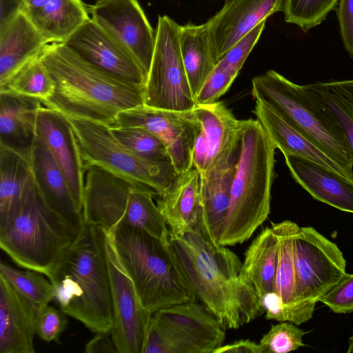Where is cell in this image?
I'll return each mask as SVG.
<instances>
[{
  "label": "cell",
  "instance_id": "obj_38",
  "mask_svg": "<svg viewBox=\"0 0 353 353\" xmlns=\"http://www.w3.org/2000/svg\"><path fill=\"white\" fill-rule=\"evenodd\" d=\"M307 333L293 323L282 321L272 325L259 343L264 353H287L304 346L303 337Z\"/></svg>",
  "mask_w": 353,
  "mask_h": 353
},
{
  "label": "cell",
  "instance_id": "obj_2",
  "mask_svg": "<svg viewBox=\"0 0 353 353\" xmlns=\"http://www.w3.org/2000/svg\"><path fill=\"white\" fill-rule=\"evenodd\" d=\"M54 90L43 103L69 119L110 126L117 115L144 104V86L108 73L81 58L63 43H50L41 53Z\"/></svg>",
  "mask_w": 353,
  "mask_h": 353
},
{
  "label": "cell",
  "instance_id": "obj_4",
  "mask_svg": "<svg viewBox=\"0 0 353 353\" xmlns=\"http://www.w3.org/2000/svg\"><path fill=\"white\" fill-rule=\"evenodd\" d=\"M275 149L256 119L241 120V148L219 244L243 243L268 219L275 176Z\"/></svg>",
  "mask_w": 353,
  "mask_h": 353
},
{
  "label": "cell",
  "instance_id": "obj_26",
  "mask_svg": "<svg viewBox=\"0 0 353 353\" xmlns=\"http://www.w3.org/2000/svg\"><path fill=\"white\" fill-rule=\"evenodd\" d=\"M47 44L23 12L0 28V88Z\"/></svg>",
  "mask_w": 353,
  "mask_h": 353
},
{
  "label": "cell",
  "instance_id": "obj_43",
  "mask_svg": "<svg viewBox=\"0 0 353 353\" xmlns=\"http://www.w3.org/2000/svg\"><path fill=\"white\" fill-rule=\"evenodd\" d=\"M336 14L344 48L353 59V0H339Z\"/></svg>",
  "mask_w": 353,
  "mask_h": 353
},
{
  "label": "cell",
  "instance_id": "obj_15",
  "mask_svg": "<svg viewBox=\"0 0 353 353\" xmlns=\"http://www.w3.org/2000/svg\"><path fill=\"white\" fill-rule=\"evenodd\" d=\"M88 9L91 19L132 55L148 75L155 46V30L139 1L97 0Z\"/></svg>",
  "mask_w": 353,
  "mask_h": 353
},
{
  "label": "cell",
  "instance_id": "obj_6",
  "mask_svg": "<svg viewBox=\"0 0 353 353\" xmlns=\"http://www.w3.org/2000/svg\"><path fill=\"white\" fill-rule=\"evenodd\" d=\"M82 222L50 208L34 179L8 223L0 228V247L19 266L46 276L75 239Z\"/></svg>",
  "mask_w": 353,
  "mask_h": 353
},
{
  "label": "cell",
  "instance_id": "obj_5",
  "mask_svg": "<svg viewBox=\"0 0 353 353\" xmlns=\"http://www.w3.org/2000/svg\"><path fill=\"white\" fill-rule=\"evenodd\" d=\"M107 234L150 312L196 301L170 243L128 225H119Z\"/></svg>",
  "mask_w": 353,
  "mask_h": 353
},
{
  "label": "cell",
  "instance_id": "obj_27",
  "mask_svg": "<svg viewBox=\"0 0 353 353\" xmlns=\"http://www.w3.org/2000/svg\"><path fill=\"white\" fill-rule=\"evenodd\" d=\"M28 157L36 185L47 203L65 217L81 222L82 212L76 205L63 173L38 137Z\"/></svg>",
  "mask_w": 353,
  "mask_h": 353
},
{
  "label": "cell",
  "instance_id": "obj_48",
  "mask_svg": "<svg viewBox=\"0 0 353 353\" xmlns=\"http://www.w3.org/2000/svg\"><path fill=\"white\" fill-rule=\"evenodd\" d=\"M347 353H353V335L348 340Z\"/></svg>",
  "mask_w": 353,
  "mask_h": 353
},
{
  "label": "cell",
  "instance_id": "obj_37",
  "mask_svg": "<svg viewBox=\"0 0 353 353\" xmlns=\"http://www.w3.org/2000/svg\"><path fill=\"white\" fill-rule=\"evenodd\" d=\"M111 130L122 143L139 156L153 161L171 162L165 145L149 131L138 127Z\"/></svg>",
  "mask_w": 353,
  "mask_h": 353
},
{
  "label": "cell",
  "instance_id": "obj_14",
  "mask_svg": "<svg viewBox=\"0 0 353 353\" xmlns=\"http://www.w3.org/2000/svg\"><path fill=\"white\" fill-rule=\"evenodd\" d=\"M138 127L165 145L177 174L193 167L192 148L201 125L192 110L173 111L144 104L120 112L111 128Z\"/></svg>",
  "mask_w": 353,
  "mask_h": 353
},
{
  "label": "cell",
  "instance_id": "obj_18",
  "mask_svg": "<svg viewBox=\"0 0 353 353\" xmlns=\"http://www.w3.org/2000/svg\"><path fill=\"white\" fill-rule=\"evenodd\" d=\"M284 0H225L223 8L206 23L216 61L240 39L275 12Z\"/></svg>",
  "mask_w": 353,
  "mask_h": 353
},
{
  "label": "cell",
  "instance_id": "obj_23",
  "mask_svg": "<svg viewBox=\"0 0 353 353\" xmlns=\"http://www.w3.org/2000/svg\"><path fill=\"white\" fill-rule=\"evenodd\" d=\"M35 313L0 274V353H34Z\"/></svg>",
  "mask_w": 353,
  "mask_h": 353
},
{
  "label": "cell",
  "instance_id": "obj_42",
  "mask_svg": "<svg viewBox=\"0 0 353 353\" xmlns=\"http://www.w3.org/2000/svg\"><path fill=\"white\" fill-rule=\"evenodd\" d=\"M337 314L353 312V274H345L319 300Z\"/></svg>",
  "mask_w": 353,
  "mask_h": 353
},
{
  "label": "cell",
  "instance_id": "obj_39",
  "mask_svg": "<svg viewBox=\"0 0 353 353\" xmlns=\"http://www.w3.org/2000/svg\"><path fill=\"white\" fill-rule=\"evenodd\" d=\"M263 21L236 41L218 61L216 66L236 77L250 53L258 42L265 26Z\"/></svg>",
  "mask_w": 353,
  "mask_h": 353
},
{
  "label": "cell",
  "instance_id": "obj_13",
  "mask_svg": "<svg viewBox=\"0 0 353 353\" xmlns=\"http://www.w3.org/2000/svg\"><path fill=\"white\" fill-rule=\"evenodd\" d=\"M105 254L113 314L110 334L117 353H143L152 313L143 306L108 234Z\"/></svg>",
  "mask_w": 353,
  "mask_h": 353
},
{
  "label": "cell",
  "instance_id": "obj_29",
  "mask_svg": "<svg viewBox=\"0 0 353 353\" xmlns=\"http://www.w3.org/2000/svg\"><path fill=\"white\" fill-rule=\"evenodd\" d=\"M278 240L272 228H265L248 248L240 274L256 292L260 301L275 292Z\"/></svg>",
  "mask_w": 353,
  "mask_h": 353
},
{
  "label": "cell",
  "instance_id": "obj_34",
  "mask_svg": "<svg viewBox=\"0 0 353 353\" xmlns=\"http://www.w3.org/2000/svg\"><path fill=\"white\" fill-rule=\"evenodd\" d=\"M0 274L25 299L35 315L54 299L53 285L41 272L30 269L21 270L1 261Z\"/></svg>",
  "mask_w": 353,
  "mask_h": 353
},
{
  "label": "cell",
  "instance_id": "obj_31",
  "mask_svg": "<svg viewBox=\"0 0 353 353\" xmlns=\"http://www.w3.org/2000/svg\"><path fill=\"white\" fill-rule=\"evenodd\" d=\"M182 61L194 98L217 63L208 28L205 23L180 26Z\"/></svg>",
  "mask_w": 353,
  "mask_h": 353
},
{
  "label": "cell",
  "instance_id": "obj_9",
  "mask_svg": "<svg viewBox=\"0 0 353 353\" xmlns=\"http://www.w3.org/2000/svg\"><path fill=\"white\" fill-rule=\"evenodd\" d=\"M69 119V118H68ZM85 170L97 166L119 176L145 185L160 196L177 176L171 162L146 159L122 143L107 125L69 119Z\"/></svg>",
  "mask_w": 353,
  "mask_h": 353
},
{
  "label": "cell",
  "instance_id": "obj_44",
  "mask_svg": "<svg viewBox=\"0 0 353 353\" xmlns=\"http://www.w3.org/2000/svg\"><path fill=\"white\" fill-rule=\"evenodd\" d=\"M192 158L193 167L200 171L201 173L207 172L208 168L209 151L201 128L194 140Z\"/></svg>",
  "mask_w": 353,
  "mask_h": 353
},
{
  "label": "cell",
  "instance_id": "obj_28",
  "mask_svg": "<svg viewBox=\"0 0 353 353\" xmlns=\"http://www.w3.org/2000/svg\"><path fill=\"white\" fill-rule=\"evenodd\" d=\"M237 160L201 173L202 212L199 229L205 237L216 243L228 213Z\"/></svg>",
  "mask_w": 353,
  "mask_h": 353
},
{
  "label": "cell",
  "instance_id": "obj_19",
  "mask_svg": "<svg viewBox=\"0 0 353 353\" xmlns=\"http://www.w3.org/2000/svg\"><path fill=\"white\" fill-rule=\"evenodd\" d=\"M283 155L294 179L314 199L353 213V181L308 159Z\"/></svg>",
  "mask_w": 353,
  "mask_h": 353
},
{
  "label": "cell",
  "instance_id": "obj_12",
  "mask_svg": "<svg viewBox=\"0 0 353 353\" xmlns=\"http://www.w3.org/2000/svg\"><path fill=\"white\" fill-rule=\"evenodd\" d=\"M179 28L170 17L159 16L153 57L144 85L145 105L190 111L196 105L181 59Z\"/></svg>",
  "mask_w": 353,
  "mask_h": 353
},
{
  "label": "cell",
  "instance_id": "obj_32",
  "mask_svg": "<svg viewBox=\"0 0 353 353\" xmlns=\"http://www.w3.org/2000/svg\"><path fill=\"white\" fill-rule=\"evenodd\" d=\"M28 156L0 144V228L8 223L34 181Z\"/></svg>",
  "mask_w": 353,
  "mask_h": 353
},
{
  "label": "cell",
  "instance_id": "obj_11",
  "mask_svg": "<svg viewBox=\"0 0 353 353\" xmlns=\"http://www.w3.org/2000/svg\"><path fill=\"white\" fill-rule=\"evenodd\" d=\"M225 336L203 304L188 301L152 313L143 353H214Z\"/></svg>",
  "mask_w": 353,
  "mask_h": 353
},
{
  "label": "cell",
  "instance_id": "obj_1",
  "mask_svg": "<svg viewBox=\"0 0 353 353\" xmlns=\"http://www.w3.org/2000/svg\"><path fill=\"white\" fill-rule=\"evenodd\" d=\"M169 243L195 294L224 330L237 329L265 313L256 292L241 276L242 263L199 227L170 234Z\"/></svg>",
  "mask_w": 353,
  "mask_h": 353
},
{
  "label": "cell",
  "instance_id": "obj_35",
  "mask_svg": "<svg viewBox=\"0 0 353 353\" xmlns=\"http://www.w3.org/2000/svg\"><path fill=\"white\" fill-rule=\"evenodd\" d=\"M54 90V80L41 54L25 64L0 88V92H10L39 99L43 103L52 97Z\"/></svg>",
  "mask_w": 353,
  "mask_h": 353
},
{
  "label": "cell",
  "instance_id": "obj_30",
  "mask_svg": "<svg viewBox=\"0 0 353 353\" xmlns=\"http://www.w3.org/2000/svg\"><path fill=\"white\" fill-rule=\"evenodd\" d=\"M299 226L285 220L272 223L278 240L277 267L275 292L282 304L272 320L292 322L295 308L294 238Z\"/></svg>",
  "mask_w": 353,
  "mask_h": 353
},
{
  "label": "cell",
  "instance_id": "obj_41",
  "mask_svg": "<svg viewBox=\"0 0 353 353\" xmlns=\"http://www.w3.org/2000/svg\"><path fill=\"white\" fill-rule=\"evenodd\" d=\"M235 79L226 70L215 66L196 95V104H210L217 101L228 91Z\"/></svg>",
  "mask_w": 353,
  "mask_h": 353
},
{
  "label": "cell",
  "instance_id": "obj_40",
  "mask_svg": "<svg viewBox=\"0 0 353 353\" xmlns=\"http://www.w3.org/2000/svg\"><path fill=\"white\" fill-rule=\"evenodd\" d=\"M66 314L60 308L47 305L35 315L36 334L46 342H59L68 325Z\"/></svg>",
  "mask_w": 353,
  "mask_h": 353
},
{
  "label": "cell",
  "instance_id": "obj_22",
  "mask_svg": "<svg viewBox=\"0 0 353 353\" xmlns=\"http://www.w3.org/2000/svg\"><path fill=\"white\" fill-rule=\"evenodd\" d=\"M23 12L48 43L65 42L91 18L82 0H23Z\"/></svg>",
  "mask_w": 353,
  "mask_h": 353
},
{
  "label": "cell",
  "instance_id": "obj_20",
  "mask_svg": "<svg viewBox=\"0 0 353 353\" xmlns=\"http://www.w3.org/2000/svg\"><path fill=\"white\" fill-rule=\"evenodd\" d=\"M205 135L209 151L208 168L223 165L239 157L241 120L221 101L196 105L193 110Z\"/></svg>",
  "mask_w": 353,
  "mask_h": 353
},
{
  "label": "cell",
  "instance_id": "obj_33",
  "mask_svg": "<svg viewBox=\"0 0 353 353\" xmlns=\"http://www.w3.org/2000/svg\"><path fill=\"white\" fill-rule=\"evenodd\" d=\"M307 95L337 121L353 153V79L302 85Z\"/></svg>",
  "mask_w": 353,
  "mask_h": 353
},
{
  "label": "cell",
  "instance_id": "obj_46",
  "mask_svg": "<svg viewBox=\"0 0 353 353\" xmlns=\"http://www.w3.org/2000/svg\"><path fill=\"white\" fill-rule=\"evenodd\" d=\"M214 353H264L262 347L250 339H242L221 345Z\"/></svg>",
  "mask_w": 353,
  "mask_h": 353
},
{
  "label": "cell",
  "instance_id": "obj_24",
  "mask_svg": "<svg viewBox=\"0 0 353 353\" xmlns=\"http://www.w3.org/2000/svg\"><path fill=\"white\" fill-rule=\"evenodd\" d=\"M253 112L274 147L283 154H292L308 159L353 181V177L324 150L268 105L255 100Z\"/></svg>",
  "mask_w": 353,
  "mask_h": 353
},
{
  "label": "cell",
  "instance_id": "obj_45",
  "mask_svg": "<svg viewBox=\"0 0 353 353\" xmlns=\"http://www.w3.org/2000/svg\"><path fill=\"white\" fill-rule=\"evenodd\" d=\"M87 353H117L115 345L110 333L97 332V335L89 341L85 350Z\"/></svg>",
  "mask_w": 353,
  "mask_h": 353
},
{
  "label": "cell",
  "instance_id": "obj_16",
  "mask_svg": "<svg viewBox=\"0 0 353 353\" xmlns=\"http://www.w3.org/2000/svg\"><path fill=\"white\" fill-rule=\"evenodd\" d=\"M36 134L63 173L76 205L82 212L86 170L69 119L43 105L37 113Z\"/></svg>",
  "mask_w": 353,
  "mask_h": 353
},
{
  "label": "cell",
  "instance_id": "obj_3",
  "mask_svg": "<svg viewBox=\"0 0 353 353\" xmlns=\"http://www.w3.org/2000/svg\"><path fill=\"white\" fill-rule=\"evenodd\" d=\"M106 239L103 228L83 220L75 239L46 275L59 308L97 333H110L113 323Z\"/></svg>",
  "mask_w": 353,
  "mask_h": 353
},
{
  "label": "cell",
  "instance_id": "obj_21",
  "mask_svg": "<svg viewBox=\"0 0 353 353\" xmlns=\"http://www.w3.org/2000/svg\"><path fill=\"white\" fill-rule=\"evenodd\" d=\"M157 204L170 230L179 234L199 226L202 212L201 173L194 167L178 174Z\"/></svg>",
  "mask_w": 353,
  "mask_h": 353
},
{
  "label": "cell",
  "instance_id": "obj_47",
  "mask_svg": "<svg viewBox=\"0 0 353 353\" xmlns=\"http://www.w3.org/2000/svg\"><path fill=\"white\" fill-rule=\"evenodd\" d=\"M23 0H0V28L23 12Z\"/></svg>",
  "mask_w": 353,
  "mask_h": 353
},
{
  "label": "cell",
  "instance_id": "obj_17",
  "mask_svg": "<svg viewBox=\"0 0 353 353\" xmlns=\"http://www.w3.org/2000/svg\"><path fill=\"white\" fill-rule=\"evenodd\" d=\"M63 43L97 68L145 85L147 75L137 61L91 18Z\"/></svg>",
  "mask_w": 353,
  "mask_h": 353
},
{
  "label": "cell",
  "instance_id": "obj_36",
  "mask_svg": "<svg viewBox=\"0 0 353 353\" xmlns=\"http://www.w3.org/2000/svg\"><path fill=\"white\" fill-rule=\"evenodd\" d=\"M339 0H284L287 23L298 26L303 32L320 25L329 12L336 10Z\"/></svg>",
  "mask_w": 353,
  "mask_h": 353
},
{
  "label": "cell",
  "instance_id": "obj_25",
  "mask_svg": "<svg viewBox=\"0 0 353 353\" xmlns=\"http://www.w3.org/2000/svg\"><path fill=\"white\" fill-rule=\"evenodd\" d=\"M41 100L0 92V144L28 155L36 139V122Z\"/></svg>",
  "mask_w": 353,
  "mask_h": 353
},
{
  "label": "cell",
  "instance_id": "obj_7",
  "mask_svg": "<svg viewBox=\"0 0 353 353\" xmlns=\"http://www.w3.org/2000/svg\"><path fill=\"white\" fill-rule=\"evenodd\" d=\"M151 188L97 166L86 169L82 214L86 223L107 233L119 225L145 230L169 243L170 230Z\"/></svg>",
  "mask_w": 353,
  "mask_h": 353
},
{
  "label": "cell",
  "instance_id": "obj_8",
  "mask_svg": "<svg viewBox=\"0 0 353 353\" xmlns=\"http://www.w3.org/2000/svg\"><path fill=\"white\" fill-rule=\"evenodd\" d=\"M251 94L312 141L353 177V153L345 134L302 85L270 70L252 81Z\"/></svg>",
  "mask_w": 353,
  "mask_h": 353
},
{
  "label": "cell",
  "instance_id": "obj_10",
  "mask_svg": "<svg viewBox=\"0 0 353 353\" xmlns=\"http://www.w3.org/2000/svg\"><path fill=\"white\" fill-rule=\"evenodd\" d=\"M295 308L293 323L311 319L320 299L346 274V261L333 242L314 228L299 227L294 238Z\"/></svg>",
  "mask_w": 353,
  "mask_h": 353
}]
</instances>
